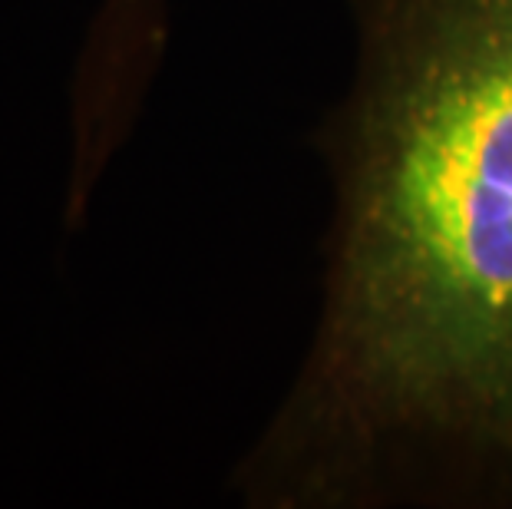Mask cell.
<instances>
[{"label":"cell","mask_w":512,"mask_h":509,"mask_svg":"<svg viewBox=\"0 0 512 509\" xmlns=\"http://www.w3.org/2000/svg\"><path fill=\"white\" fill-rule=\"evenodd\" d=\"M351 77L294 377L245 509H512V0H344Z\"/></svg>","instance_id":"cell-1"},{"label":"cell","mask_w":512,"mask_h":509,"mask_svg":"<svg viewBox=\"0 0 512 509\" xmlns=\"http://www.w3.org/2000/svg\"><path fill=\"white\" fill-rule=\"evenodd\" d=\"M169 0H100L70 77V169L63 229L90 219L96 189L143 119L172 34Z\"/></svg>","instance_id":"cell-2"}]
</instances>
